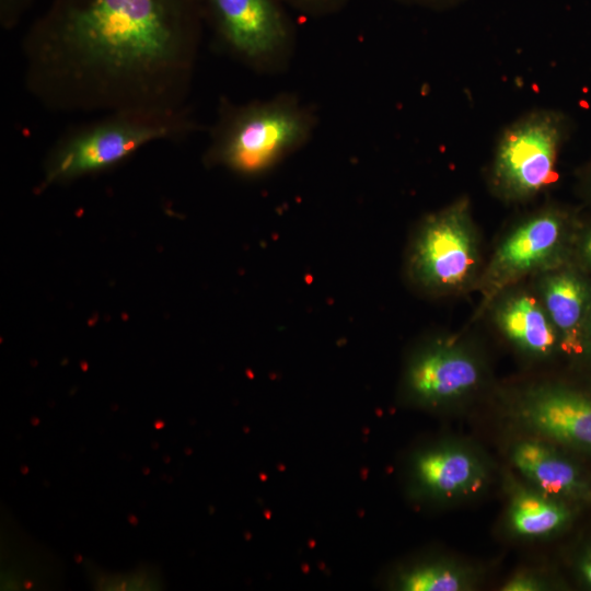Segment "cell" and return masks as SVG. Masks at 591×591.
Wrapping results in <instances>:
<instances>
[{
	"instance_id": "ac0fdd59",
	"label": "cell",
	"mask_w": 591,
	"mask_h": 591,
	"mask_svg": "<svg viewBox=\"0 0 591 591\" xmlns=\"http://www.w3.org/2000/svg\"><path fill=\"white\" fill-rule=\"evenodd\" d=\"M398 3L419 7L430 10H445L462 3L465 0H394Z\"/></svg>"
},
{
	"instance_id": "52a82bcc",
	"label": "cell",
	"mask_w": 591,
	"mask_h": 591,
	"mask_svg": "<svg viewBox=\"0 0 591 591\" xmlns=\"http://www.w3.org/2000/svg\"><path fill=\"white\" fill-rule=\"evenodd\" d=\"M563 235L564 219L554 209L543 210L520 223L493 257L486 275L488 291H498L549 264L560 250Z\"/></svg>"
},
{
	"instance_id": "ffe728a7",
	"label": "cell",
	"mask_w": 591,
	"mask_h": 591,
	"mask_svg": "<svg viewBox=\"0 0 591 591\" xmlns=\"http://www.w3.org/2000/svg\"><path fill=\"white\" fill-rule=\"evenodd\" d=\"M583 252L588 262L591 264V233L588 235L587 240L584 241Z\"/></svg>"
},
{
	"instance_id": "6da1fadb",
	"label": "cell",
	"mask_w": 591,
	"mask_h": 591,
	"mask_svg": "<svg viewBox=\"0 0 591 591\" xmlns=\"http://www.w3.org/2000/svg\"><path fill=\"white\" fill-rule=\"evenodd\" d=\"M205 25L202 0H51L22 39L25 88L56 113L188 108Z\"/></svg>"
},
{
	"instance_id": "9c48e42d",
	"label": "cell",
	"mask_w": 591,
	"mask_h": 591,
	"mask_svg": "<svg viewBox=\"0 0 591 591\" xmlns=\"http://www.w3.org/2000/svg\"><path fill=\"white\" fill-rule=\"evenodd\" d=\"M520 417L534 431L591 450V399L564 389H540L521 403Z\"/></svg>"
},
{
	"instance_id": "ba28073f",
	"label": "cell",
	"mask_w": 591,
	"mask_h": 591,
	"mask_svg": "<svg viewBox=\"0 0 591 591\" xmlns=\"http://www.w3.org/2000/svg\"><path fill=\"white\" fill-rule=\"evenodd\" d=\"M479 379V367L472 356L456 347L436 345L413 359L406 383L418 403L437 405L465 395Z\"/></svg>"
},
{
	"instance_id": "30bf717a",
	"label": "cell",
	"mask_w": 591,
	"mask_h": 591,
	"mask_svg": "<svg viewBox=\"0 0 591 591\" xmlns=\"http://www.w3.org/2000/svg\"><path fill=\"white\" fill-rule=\"evenodd\" d=\"M413 473L421 490L441 497L476 490L483 477L476 457L456 448H438L420 453L414 462Z\"/></svg>"
},
{
	"instance_id": "7c38bea8",
	"label": "cell",
	"mask_w": 591,
	"mask_h": 591,
	"mask_svg": "<svg viewBox=\"0 0 591 591\" xmlns=\"http://www.w3.org/2000/svg\"><path fill=\"white\" fill-rule=\"evenodd\" d=\"M543 306L549 316L563 348L571 354L581 351V327L587 305V289L573 274L559 273L543 285Z\"/></svg>"
},
{
	"instance_id": "2e32d148",
	"label": "cell",
	"mask_w": 591,
	"mask_h": 591,
	"mask_svg": "<svg viewBox=\"0 0 591 591\" xmlns=\"http://www.w3.org/2000/svg\"><path fill=\"white\" fill-rule=\"evenodd\" d=\"M289 8L309 18H326L343 11L350 0H282Z\"/></svg>"
},
{
	"instance_id": "5bb4252c",
	"label": "cell",
	"mask_w": 591,
	"mask_h": 591,
	"mask_svg": "<svg viewBox=\"0 0 591 591\" xmlns=\"http://www.w3.org/2000/svg\"><path fill=\"white\" fill-rule=\"evenodd\" d=\"M567 515L560 505L525 493L514 498L510 509V523L520 535L541 536L559 529Z\"/></svg>"
},
{
	"instance_id": "7a4b0ae2",
	"label": "cell",
	"mask_w": 591,
	"mask_h": 591,
	"mask_svg": "<svg viewBox=\"0 0 591 591\" xmlns=\"http://www.w3.org/2000/svg\"><path fill=\"white\" fill-rule=\"evenodd\" d=\"M316 128L315 109L294 93L243 103L221 100L204 161L241 176H258L304 147Z\"/></svg>"
},
{
	"instance_id": "44dd1931",
	"label": "cell",
	"mask_w": 591,
	"mask_h": 591,
	"mask_svg": "<svg viewBox=\"0 0 591 591\" xmlns=\"http://www.w3.org/2000/svg\"><path fill=\"white\" fill-rule=\"evenodd\" d=\"M583 572L587 578V580L591 584V557L587 560V563L583 566Z\"/></svg>"
},
{
	"instance_id": "d6986e66",
	"label": "cell",
	"mask_w": 591,
	"mask_h": 591,
	"mask_svg": "<svg viewBox=\"0 0 591 591\" xmlns=\"http://www.w3.org/2000/svg\"><path fill=\"white\" fill-rule=\"evenodd\" d=\"M537 583L528 577H517L510 580L503 588L507 591H531L536 590Z\"/></svg>"
},
{
	"instance_id": "5b68a950",
	"label": "cell",
	"mask_w": 591,
	"mask_h": 591,
	"mask_svg": "<svg viewBox=\"0 0 591 591\" xmlns=\"http://www.w3.org/2000/svg\"><path fill=\"white\" fill-rule=\"evenodd\" d=\"M568 127L563 113L536 109L505 128L491 165L496 193L506 200L521 201L549 186L557 176V158Z\"/></svg>"
},
{
	"instance_id": "3957f363",
	"label": "cell",
	"mask_w": 591,
	"mask_h": 591,
	"mask_svg": "<svg viewBox=\"0 0 591 591\" xmlns=\"http://www.w3.org/2000/svg\"><path fill=\"white\" fill-rule=\"evenodd\" d=\"M201 126L189 107L181 111L127 109L70 128L48 150L40 188L107 170L147 144L181 140Z\"/></svg>"
},
{
	"instance_id": "8fae6325",
	"label": "cell",
	"mask_w": 591,
	"mask_h": 591,
	"mask_svg": "<svg viewBox=\"0 0 591 591\" xmlns=\"http://www.w3.org/2000/svg\"><path fill=\"white\" fill-rule=\"evenodd\" d=\"M497 323L508 339L533 355L548 354L557 341L543 303L529 294L509 298L497 312Z\"/></svg>"
},
{
	"instance_id": "e0dca14e",
	"label": "cell",
	"mask_w": 591,
	"mask_h": 591,
	"mask_svg": "<svg viewBox=\"0 0 591 591\" xmlns=\"http://www.w3.org/2000/svg\"><path fill=\"white\" fill-rule=\"evenodd\" d=\"M35 0H0V24L4 30L14 28Z\"/></svg>"
},
{
	"instance_id": "277c9868",
	"label": "cell",
	"mask_w": 591,
	"mask_h": 591,
	"mask_svg": "<svg viewBox=\"0 0 591 591\" xmlns=\"http://www.w3.org/2000/svg\"><path fill=\"white\" fill-rule=\"evenodd\" d=\"M216 45L248 70L266 76L292 62L297 34L282 0H202Z\"/></svg>"
},
{
	"instance_id": "8992f818",
	"label": "cell",
	"mask_w": 591,
	"mask_h": 591,
	"mask_svg": "<svg viewBox=\"0 0 591 591\" xmlns=\"http://www.w3.org/2000/svg\"><path fill=\"white\" fill-rule=\"evenodd\" d=\"M477 245L466 200L430 216L421 225L410 255L415 280L430 290L463 287L474 275Z\"/></svg>"
},
{
	"instance_id": "9a60e30c",
	"label": "cell",
	"mask_w": 591,
	"mask_h": 591,
	"mask_svg": "<svg viewBox=\"0 0 591 591\" xmlns=\"http://www.w3.org/2000/svg\"><path fill=\"white\" fill-rule=\"evenodd\" d=\"M399 587L406 591H457L464 588V578L445 565H420L401 576Z\"/></svg>"
},
{
	"instance_id": "4fadbf2b",
	"label": "cell",
	"mask_w": 591,
	"mask_h": 591,
	"mask_svg": "<svg viewBox=\"0 0 591 591\" xmlns=\"http://www.w3.org/2000/svg\"><path fill=\"white\" fill-rule=\"evenodd\" d=\"M512 460L526 478L547 494H570L580 486L576 468L543 443L524 441L518 444Z\"/></svg>"
}]
</instances>
